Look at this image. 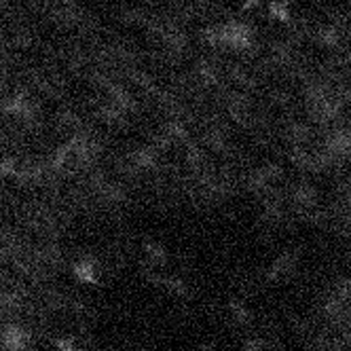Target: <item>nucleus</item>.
<instances>
[{"label":"nucleus","instance_id":"1","mask_svg":"<svg viewBox=\"0 0 351 351\" xmlns=\"http://www.w3.org/2000/svg\"><path fill=\"white\" fill-rule=\"evenodd\" d=\"M202 36L212 47H222V49H229V51H247V49L254 47L252 26L237 19L212 23V26H208L202 32Z\"/></svg>","mask_w":351,"mask_h":351},{"label":"nucleus","instance_id":"2","mask_svg":"<svg viewBox=\"0 0 351 351\" xmlns=\"http://www.w3.org/2000/svg\"><path fill=\"white\" fill-rule=\"evenodd\" d=\"M5 345H7L9 351H21L23 345H26V337H23V332L17 330V328H7V332H5Z\"/></svg>","mask_w":351,"mask_h":351},{"label":"nucleus","instance_id":"3","mask_svg":"<svg viewBox=\"0 0 351 351\" xmlns=\"http://www.w3.org/2000/svg\"><path fill=\"white\" fill-rule=\"evenodd\" d=\"M296 202L303 204L305 208H313V204H315V191L311 186H300L296 191Z\"/></svg>","mask_w":351,"mask_h":351},{"label":"nucleus","instance_id":"4","mask_svg":"<svg viewBox=\"0 0 351 351\" xmlns=\"http://www.w3.org/2000/svg\"><path fill=\"white\" fill-rule=\"evenodd\" d=\"M165 286H167L169 292H173V294H186V292H189L186 284H184L182 280H178V278H169V280L165 282Z\"/></svg>","mask_w":351,"mask_h":351},{"label":"nucleus","instance_id":"5","mask_svg":"<svg viewBox=\"0 0 351 351\" xmlns=\"http://www.w3.org/2000/svg\"><path fill=\"white\" fill-rule=\"evenodd\" d=\"M134 161H136L138 165H150V163L155 161V155L150 153V150H140V153L134 155Z\"/></svg>","mask_w":351,"mask_h":351},{"label":"nucleus","instance_id":"6","mask_svg":"<svg viewBox=\"0 0 351 351\" xmlns=\"http://www.w3.org/2000/svg\"><path fill=\"white\" fill-rule=\"evenodd\" d=\"M146 252H148L150 256H155V261H163V256H165V252H163V250H161L157 243H153V245L146 243Z\"/></svg>","mask_w":351,"mask_h":351}]
</instances>
